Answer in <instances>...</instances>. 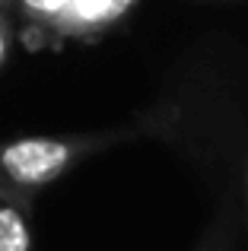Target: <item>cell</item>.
Segmentation results:
<instances>
[{
	"label": "cell",
	"mask_w": 248,
	"mask_h": 251,
	"mask_svg": "<svg viewBox=\"0 0 248 251\" xmlns=\"http://www.w3.org/2000/svg\"><path fill=\"white\" fill-rule=\"evenodd\" d=\"M0 3H3V0H0Z\"/></svg>",
	"instance_id": "cell-7"
},
{
	"label": "cell",
	"mask_w": 248,
	"mask_h": 251,
	"mask_svg": "<svg viewBox=\"0 0 248 251\" xmlns=\"http://www.w3.org/2000/svg\"><path fill=\"white\" fill-rule=\"evenodd\" d=\"M245 216H248V162H245Z\"/></svg>",
	"instance_id": "cell-6"
},
{
	"label": "cell",
	"mask_w": 248,
	"mask_h": 251,
	"mask_svg": "<svg viewBox=\"0 0 248 251\" xmlns=\"http://www.w3.org/2000/svg\"><path fill=\"white\" fill-rule=\"evenodd\" d=\"M140 137H159V121L153 111L134 118L121 127H102L86 134H57V137H19V140L0 143V184L32 203V197L42 188L61 181L67 172L80 162L108 153L112 147Z\"/></svg>",
	"instance_id": "cell-1"
},
{
	"label": "cell",
	"mask_w": 248,
	"mask_h": 251,
	"mask_svg": "<svg viewBox=\"0 0 248 251\" xmlns=\"http://www.w3.org/2000/svg\"><path fill=\"white\" fill-rule=\"evenodd\" d=\"M16 42V19H13V0L0 3V70L10 61V48Z\"/></svg>",
	"instance_id": "cell-5"
},
{
	"label": "cell",
	"mask_w": 248,
	"mask_h": 251,
	"mask_svg": "<svg viewBox=\"0 0 248 251\" xmlns=\"http://www.w3.org/2000/svg\"><path fill=\"white\" fill-rule=\"evenodd\" d=\"M194 251H239V210L229 197L217 207Z\"/></svg>",
	"instance_id": "cell-4"
},
{
	"label": "cell",
	"mask_w": 248,
	"mask_h": 251,
	"mask_svg": "<svg viewBox=\"0 0 248 251\" xmlns=\"http://www.w3.org/2000/svg\"><path fill=\"white\" fill-rule=\"evenodd\" d=\"M140 13V0H19L13 3L16 38L29 51H61L121 32Z\"/></svg>",
	"instance_id": "cell-2"
},
{
	"label": "cell",
	"mask_w": 248,
	"mask_h": 251,
	"mask_svg": "<svg viewBox=\"0 0 248 251\" xmlns=\"http://www.w3.org/2000/svg\"><path fill=\"white\" fill-rule=\"evenodd\" d=\"M32 207L16 201H0V251H35Z\"/></svg>",
	"instance_id": "cell-3"
}]
</instances>
